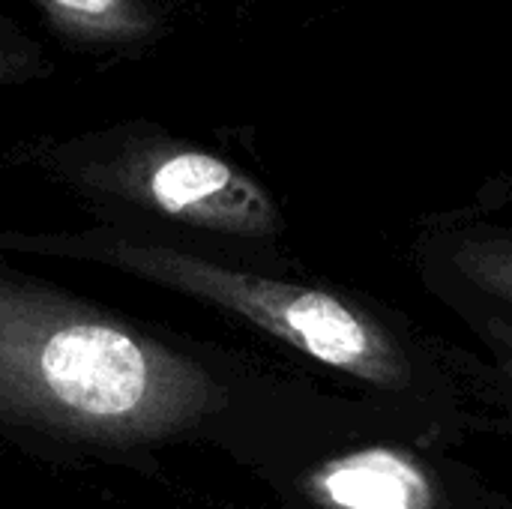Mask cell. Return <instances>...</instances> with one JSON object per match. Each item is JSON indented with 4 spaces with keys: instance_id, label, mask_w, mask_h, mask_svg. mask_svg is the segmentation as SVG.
<instances>
[{
    "instance_id": "obj_1",
    "label": "cell",
    "mask_w": 512,
    "mask_h": 509,
    "mask_svg": "<svg viewBox=\"0 0 512 509\" xmlns=\"http://www.w3.org/2000/svg\"><path fill=\"white\" fill-rule=\"evenodd\" d=\"M225 405L204 366L54 288L0 276V414L87 444L132 447Z\"/></svg>"
},
{
    "instance_id": "obj_2",
    "label": "cell",
    "mask_w": 512,
    "mask_h": 509,
    "mask_svg": "<svg viewBox=\"0 0 512 509\" xmlns=\"http://www.w3.org/2000/svg\"><path fill=\"white\" fill-rule=\"evenodd\" d=\"M3 249L51 252L93 258L114 270L156 282L177 294L219 306L273 339L297 348L321 366L339 369L357 381L384 390H402L411 381V363L396 336L354 303L294 282H279L216 261L147 243L123 234H75V237H18L0 234Z\"/></svg>"
},
{
    "instance_id": "obj_3",
    "label": "cell",
    "mask_w": 512,
    "mask_h": 509,
    "mask_svg": "<svg viewBox=\"0 0 512 509\" xmlns=\"http://www.w3.org/2000/svg\"><path fill=\"white\" fill-rule=\"evenodd\" d=\"M42 162L81 192L234 237H273L282 213L270 192L195 144L147 126H117L51 147Z\"/></svg>"
},
{
    "instance_id": "obj_4",
    "label": "cell",
    "mask_w": 512,
    "mask_h": 509,
    "mask_svg": "<svg viewBox=\"0 0 512 509\" xmlns=\"http://www.w3.org/2000/svg\"><path fill=\"white\" fill-rule=\"evenodd\" d=\"M303 495L321 509H438L429 471L393 447H366L315 465L300 480Z\"/></svg>"
},
{
    "instance_id": "obj_5",
    "label": "cell",
    "mask_w": 512,
    "mask_h": 509,
    "mask_svg": "<svg viewBox=\"0 0 512 509\" xmlns=\"http://www.w3.org/2000/svg\"><path fill=\"white\" fill-rule=\"evenodd\" d=\"M69 39L87 45H141L156 33V18L141 0H33Z\"/></svg>"
},
{
    "instance_id": "obj_6",
    "label": "cell",
    "mask_w": 512,
    "mask_h": 509,
    "mask_svg": "<svg viewBox=\"0 0 512 509\" xmlns=\"http://www.w3.org/2000/svg\"><path fill=\"white\" fill-rule=\"evenodd\" d=\"M450 258L471 285L512 303V234L465 237L453 246Z\"/></svg>"
},
{
    "instance_id": "obj_7",
    "label": "cell",
    "mask_w": 512,
    "mask_h": 509,
    "mask_svg": "<svg viewBox=\"0 0 512 509\" xmlns=\"http://www.w3.org/2000/svg\"><path fill=\"white\" fill-rule=\"evenodd\" d=\"M33 72H39V57H36V51H27L24 45L9 42V39L0 36V84L30 78Z\"/></svg>"
},
{
    "instance_id": "obj_8",
    "label": "cell",
    "mask_w": 512,
    "mask_h": 509,
    "mask_svg": "<svg viewBox=\"0 0 512 509\" xmlns=\"http://www.w3.org/2000/svg\"><path fill=\"white\" fill-rule=\"evenodd\" d=\"M507 345H510V354H512V330H507Z\"/></svg>"
}]
</instances>
